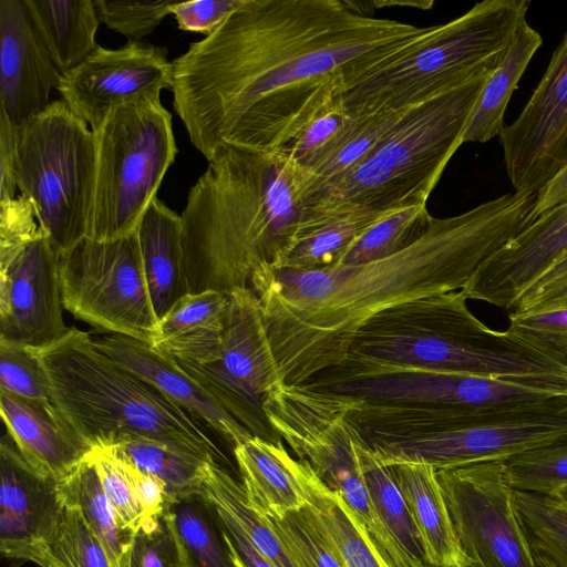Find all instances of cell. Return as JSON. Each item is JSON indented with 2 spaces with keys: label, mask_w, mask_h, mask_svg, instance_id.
<instances>
[{
  "label": "cell",
  "mask_w": 567,
  "mask_h": 567,
  "mask_svg": "<svg viewBox=\"0 0 567 567\" xmlns=\"http://www.w3.org/2000/svg\"><path fill=\"white\" fill-rule=\"evenodd\" d=\"M344 0H246L172 61L173 106L209 162L282 150L341 83L426 32Z\"/></svg>",
  "instance_id": "cell-1"
},
{
  "label": "cell",
  "mask_w": 567,
  "mask_h": 567,
  "mask_svg": "<svg viewBox=\"0 0 567 567\" xmlns=\"http://www.w3.org/2000/svg\"><path fill=\"white\" fill-rule=\"evenodd\" d=\"M536 195L507 193L455 216H431L404 250L359 266L296 271L259 268L249 288L287 385H302L344 361L379 312L460 290L480 264L527 227Z\"/></svg>",
  "instance_id": "cell-2"
},
{
  "label": "cell",
  "mask_w": 567,
  "mask_h": 567,
  "mask_svg": "<svg viewBox=\"0 0 567 567\" xmlns=\"http://www.w3.org/2000/svg\"><path fill=\"white\" fill-rule=\"evenodd\" d=\"M305 209L301 167L288 153L220 147L181 214L190 293L249 288L289 247Z\"/></svg>",
  "instance_id": "cell-3"
},
{
  "label": "cell",
  "mask_w": 567,
  "mask_h": 567,
  "mask_svg": "<svg viewBox=\"0 0 567 567\" xmlns=\"http://www.w3.org/2000/svg\"><path fill=\"white\" fill-rule=\"evenodd\" d=\"M467 300L460 289L388 308L357 332L347 358L533 382L567 394L566 358L529 346L506 330L491 329L472 313Z\"/></svg>",
  "instance_id": "cell-4"
},
{
  "label": "cell",
  "mask_w": 567,
  "mask_h": 567,
  "mask_svg": "<svg viewBox=\"0 0 567 567\" xmlns=\"http://www.w3.org/2000/svg\"><path fill=\"white\" fill-rule=\"evenodd\" d=\"M37 353L51 402L92 450L147 441L205 461H226L195 416L102 352L89 333L71 327Z\"/></svg>",
  "instance_id": "cell-5"
},
{
  "label": "cell",
  "mask_w": 567,
  "mask_h": 567,
  "mask_svg": "<svg viewBox=\"0 0 567 567\" xmlns=\"http://www.w3.org/2000/svg\"><path fill=\"white\" fill-rule=\"evenodd\" d=\"M529 0H484L434 27L373 66L343 81L338 100L350 115L404 110L481 75L504 56Z\"/></svg>",
  "instance_id": "cell-6"
},
{
  "label": "cell",
  "mask_w": 567,
  "mask_h": 567,
  "mask_svg": "<svg viewBox=\"0 0 567 567\" xmlns=\"http://www.w3.org/2000/svg\"><path fill=\"white\" fill-rule=\"evenodd\" d=\"M355 427L386 466L436 470L504 461L567 436V395L484 411L383 404Z\"/></svg>",
  "instance_id": "cell-7"
},
{
  "label": "cell",
  "mask_w": 567,
  "mask_h": 567,
  "mask_svg": "<svg viewBox=\"0 0 567 567\" xmlns=\"http://www.w3.org/2000/svg\"><path fill=\"white\" fill-rule=\"evenodd\" d=\"M489 75L409 107L369 155L308 203L332 199L380 210L426 204L463 144L464 130Z\"/></svg>",
  "instance_id": "cell-8"
},
{
  "label": "cell",
  "mask_w": 567,
  "mask_h": 567,
  "mask_svg": "<svg viewBox=\"0 0 567 567\" xmlns=\"http://www.w3.org/2000/svg\"><path fill=\"white\" fill-rule=\"evenodd\" d=\"M92 132L95 175L86 238L115 240L137 230L175 161L172 114L161 99L131 101Z\"/></svg>",
  "instance_id": "cell-9"
},
{
  "label": "cell",
  "mask_w": 567,
  "mask_h": 567,
  "mask_svg": "<svg viewBox=\"0 0 567 567\" xmlns=\"http://www.w3.org/2000/svg\"><path fill=\"white\" fill-rule=\"evenodd\" d=\"M16 182L61 256L86 238L95 175L94 134L62 101L19 128Z\"/></svg>",
  "instance_id": "cell-10"
},
{
  "label": "cell",
  "mask_w": 567,
  "mask_h": 567,
  "mask_svg": "<svg viewBox=\"0 0 567 567\" xmlns=\"http://www.w3.org/2000/svg\"><path fill=\"white\" fill-rule=\"evenodd\" d=\"M271 426L299 460L351 508L391 567H411L382 523L359 466L354 425L339 399L303 385L282 384L264 405Z\"/></svg>",
  "instance_id": "cell-11"
},
{
  "label": "cell",
  "mask_w": 567,
  "mask_h": 567,
  "mask_svg": "<svg viewBox=\"0 0 567 567\" xmlns=\"http://www.w3.org/2000/svg\"><path fill=\"white\" fill-rule=\"evenodd\" d=\"M60 278L63 307L75 318L153 346L158 318L137 230L109 241L84 238L60 256Z\"/></svg>",
  "instance_id": "cell-12"
},
{
  "label": "cell",
  "mask_w": 567,
  "mask_h": 567,
  "mask_svg": "<svg viewBox=\"0 0 567 567\" xmlns=\"http://www.w3.org/2000/svg\"><path fill=\"white\" fill-rule=\"evenodd\" d=\"M369 402L484 411L567 395L551 386L347 358L302 384Z\"/></svg>",
  "instance_id": "cell-13"
},
{
  "label": "cell",
  "mask_w": 567,
  "mask_h": 567,
  "mask_svg": "<svg viewBox=\"0 0 567 567\" xmlns=\"http://www.w3.org/2000/svg\"><path fill=\"white\" fill-rule=\"evenodd\" d=\"M176 361L252 436L276 444L282 442L264 405L269 394L285 384L284 375L260 302L250 288L229 295L227 330L216 361L205 364Z\"/></svg>",
  "instance_id": "cell-14"
},
{
  "label": "cell",
  "mask_w": 567,
  "mask_h": 567,
  "mask_svg": "<svg viewBox=\"0 0 567 567\" xmlns=\"http://www.w3.org/2000/svg\"><path fill=\"white\" fill-rule=\"evenodd\" d=\"M453 527L473 567H538L503 461L437 470Z\"/></svg>",
  "instance_id": "cell-15"
},
{
  "label": "cell",
  "mask_w": 567,
  "mask_h": 567,
  "mask_svg": "<svg viewBox=\"0 0 567 567\" xmlns=\"http://www.w3.org/2000/svg\"><path fill=\"white\" fill-rule=\"evenodd\" d=\"M63 309L60 255L43 229L0 245V342L35 350L56 342L70 330Z\"/></svg>",
  "instance_id": "cell-16"
},
{
  "label": "cell",
  "mask_w": 567,
  "mask_h": 567,
  "mask_svg": "<svg viewBox=\"0 0 567 567\" xmlns=\"http://www.w3.org/2000/svg\"><path fill=\"white\" fill-rule=\"evenodd\" d=\"M498 138L514 192L537 195L567 166V32L523 110Z\"/></svg>",
  "instance_id": "cell-17"
},
{
  "label": "cell",
  "mask_w": 567,
  "mask_h": 567,
  "mask_svg": "<svg viewBox=\"0 0 567 567\" xmlns=\"http://www.w3.org/2000/svg\"><path fill=\"white\" fill-rule=\"evenodd\" d=\"M172 87L167 50L143 42L118 49L101 45L75 69L61 75L58 92L70 110L95 131L107 114L131 101L161 99Z\"/></svg>",
  "instance_id": "cell-18"
},
{
  "label": "cell",
  "mask_w": 567,
  "mask_h": 567,
  "mask_svg": "<svg viewBox=\"0 0 567 567\" xmlns=\"http://www.w3.org/2000/svg\"><path fill=\"white\" fill-rule=\"evenodd\" d=\"M567 255V202L543 213L483 260L461 289L467 299L511 311Z\"/></svg>",
  "instance_id": "cell-19"
},
{
  "label": "cell",
  "mask_w": 567,
  "mask_h": 567,
  "mask_svg": "<svg viewBox=\"0 0 567 567\" xmlns=\"http://www.w3.org/2000/svg\"><path fill=\"white\" fill-rule=\"evenodd\" d=\"M0 480L1 553L38 565L63 508L58 482L34 471L9 435L0 444Z\"/></svg>",
  "instance_id": "cell-20"
},
{
  "label": "cell",
  "mask_w": 567,
  "mask_h": 567,
  "mask_svg": "<svg viewBox=\"0 0 567 567\" xmlns=\"http://www.w3.org/2000/svg\"><path fill=\"white\" fill-rule=\"evenodd\" d=\"M61 72L24 0H0V109L17 130L43 112Z\"/></svg>",
  "instance_id": "cell-21"
},
{
  "label": "cell",
  "mask_w": 567,
  "mask_h": 567,
  "mask_svg": "<svg viewBox=\"0 0 567 567\" xmlns=\"http://www.w3.org/2000/svg\"><path fill=\"white\" fill-rule=\"evenodd\" d=\"M92 339L102 352L204 421L233 449L252 437L174 358L148 343L122 334L106 333Z\"/></svg>",
  "instance_id": "cell-22"
},
{
  "label": "cell",
  "mask_w": 567,
  "mask_h": 567,
  "mask_svg": "<svg viewBox=\"0 0 567 567\" xmlns=\"http://www.w3.org/2000/svg\"><path fill=\"white\" fill-rule=\"evenodd\" d=\"M0 412L19 453L42 476L63 480L92 451L51 401L0 391Z\"/></svg>",
  "instance_id": "cell-23"
},
{
  "label": "cell",
  "mask_w": 567,
  "mask_h": 567,
  "mask_svg": "<svg viewBox=\"0 0 567 567\" xmlns=\"http://www.w3.org/2000/svg\"><path fill=\"white\" fill-rule=\"evenodd\" d=\"M395 210L332 199L310 202L293 240L270 267L305 271L337 265L365 231Z\"/></svg>",
  "instance_id": "cell-24"
},
{
  "label": "cell",
  "mask_w": 567,
  "mask_h": 567,
  "mask_svg": "<svg viewBox=\"0 0 567 567\" xmlns=\"http://www.w3.org/2000/svg\"><path fill=\"white\" fill-rule=\"evenodd\" d=\"M248 505L265 517L280 518L306 507L300 481V461L282 442L257 436L233 449Z\"/></svg>",
  "instance_id": "cell-25"
},
{
  "label": "cell",
  "mask_w": 567,
  "mask_h": 567,
  "mask_svg": "<svg viewBox=\"0 0 567 567\" xmlns=\"http://www.w3.org/2000/svg\"><path fill=\"white\" fill-rule=\"evenodd\" d=\"M228 311L227 295L214 290L188 293L159 319L152 347L175 360L214 362L221 353Z\"/></svg>",
  "instance_id": "cell-26"
},
{
  "label": "cell",
  "mask_w": 567,
  "mask_h": 567,
  "mask_svg": "<svg viewBox=\"0 0 567 567\" xmlns=\"http://www.w3.org/2000/svg\"><path fill=\"white\" fill-rule=\"evenodd\" d=\"M137 235L150 295L159 321L181 298L190 293L182 217L156 197L143 215Z\"/></svg>",
  "instance_id": "cell-27"
},
{
  "label": "cell",
  "mask_w": 567,
  "mask_h": 567,
  "mask_svg": "<svg viewBox=\"0 0 567 567\" xmlns=\"http://www.w3.org/2000/svg\"><path fill=\"white\" fill-rule=\"evenodd\" d=\"M395 481L416 526L429 567L467 564L456 537L437 470L423 463L392 465Z\"/></svg>",
  "instance_id": "cell-28"
},
{
  "label": "cell",
  "mask_w": 567,
  "mask_h": 567,
  "mask_svg": "<svg viewBox=\"0 0 567 567\" xmlns=\"http://www.w3.org/2000/svg\"><path fill=\"white\" fill-rule=\"evenodd\" d=\"M299 461L300 481L307 499L305 508L340 566L391 567L343 498L317 476L308 461Z\"/></svg>",
  "instance_id": "cell-29"
},
{
  "label": "cell",
  "mask_w": 567,
  "mask_h": 567,
  "mask_svg": "<svg viewBox=\"0 0 567 567\" xmlns=\"http://www.w3.org/2000/svg\"><path fill=\"white\" fill-rule=\"evenodd\" d=\"M53 63L64 74L99 47L100 20L94 0H24Z\"/></svg>",
  "instance_id": "cell-30"
},
{
  "label": "cell",
  "mask_w": 567,
  "mask_h": 567,
  "mask_svg": "<svg viewBox=\"0 0 567 567\" xmlns=\"http://www.w3.org/2000/svg\"><path fill=\"white\" fill-rule=\"evenodd\" d=\"M542 43L540 33L524 19L501 62L486 80L464 130L463 144L485 143L501 135L509 100Z\"/></svg>",
  "instance_id": "cell-31"
},
{
  "label": "cell",
  "mask_w": 567,
  "mask_h": 567,
  "mask_svg": "<svg viewBox=\"0 0 567 567\" xmlns=\"http://www.w3.org/2000/svg\"><path fill=\"white\" fill-rule=\"evenodd\" d=\"M408 109L351 116L339 137L302 166L305 204L369 155Z\"/></svg>",
  "instance_id": "cell-32"
},
{
  "label": "cell",
  "mask_w": 567,
  "mask_h": 567,
  "mask_svg": "<svg viewBox=\"0 0 567 567\" xmlns=\"http://www.w3.org/2000/svg\"><path fill=\"white\" fill-rule=\"evenodd\" d=\"M355 450L360 470L382 523L411 567H429L416 526L395 481L392 466L378 461L358 430Z\"/></svg>",
  "instance_id": "cell-33"
},
{
  "label": "cell",
  "mask_w": 567,
  "mask_h": 567,
  "mask_svg": "<svg viewBox=\"0 0 567 567\" xmlns=\"http://www.w3.org/2000/svg\"><path fill=\"white\" fill-rule=\"evenodd\" d=\"M198 491L238 524L249 542L274 567H297L266 517L248 505L243 484L221 464H206Z\"/></svg>",
  "instance_id": "cell-34"
},
{
  "label": "cell",
  "mask_w": 567,
  "mask_h": 567,
  "mask_svg": "<svg viewBox=\"0 0 567 567\" xmlns=\"http://www.w3.org/2000/svg\"><path fill=\"white\" fill-rule=\"evenodd\" d=\"M188 567H236L214 505L199 492L167 502Z\"/></svg>",
  "instance_id": "cell-35"
},
{
  "label": "cell",
  "mask_w": 567,
  "mask_h": 567,
  "mask_svg": "<svg viewBox=\"0 0 567 567\" xmlns=\"http://www.w3.org/2000/svg\"><path fill=\"white\" fill-rule=\"evenodd\" d=\"M58 491L62 503L81 512L116 565L122 567V559L133 534L118 526L90 454L72 473L58 482Z\"/></svg>",
  "instance_id": "cell-36"
},
{
  "label": "cell",
  "mask_w": 567,
  "mask_h": 567,
  "mask_svg": "<svg viewBox=\"0 0 567 567\" xmlns=\"http://www.w3.org/2000/svg\"><path fill=\"white\" fill-rule=\"evenodd\" d=\"M111 447L137 470L161 480L168 502L197 492L206 464L214 462L147 441H128Z\"/></svg>",
  "instance_id": "cell-37"
},
{
  "label": "cell",
  "mask_w": 567,
  "mask_h": 567,
  "mask_svg": "<svg viewBox=\"0 0 567 567\" xmlns=\"http://www.w3.org/2000/svg\"><path fill=\"white\" fill-rule=\"evenodd\" d=\"M430 218L426 204L398 209L365 231L333 266H359L391 257L416 241Z\"/></svg>",
  "instance_id": "cell-38"
},
{
  "label": "cell",
  "mask_w": 567,
  "mask_h": 567,
  "mask_svg": "<svg viewBox=\"0 0 567 567\" xmlns=\"http://www.w3.org/2000/svg\"><path fill=\"white\" fill-rule=\"evenodd\" d=\"M38 565L40 567H118L81 512L66 504H63L58 527Z\"/></svg>",
  "instance_id": "cell-39"
},
{
  "label": "cell",
  "mask_w": 567,
  "mask_h": 567,
  "mask_svg": "<svg viewBox=\"0 0 567 567\" xmlns=\"http://www.w3.org/2000/svg\"><path fill=\"white\" fill-rule=\"evenodd\" d=\"M516 501L533 550L567 567V503L558 494L518 491Z\"/></svg>",
  "instance_id": "cell-40"
},
{
  "label": "cell",
  "mask_w": 567,
  "mask_h": 567,
  "mask_svg": "<svg viewBox=\"0 0 567 567\" xmlns=\"http://www.w3.org/2000/svg\"><path fill=\"white\" fill-rule=\"evenodd\" d=\"M90 455L118 526L134 534L150 518L138 489L137 468L111 446L94 447Z\"/></svg>",
  "instance_id": "cell-41"
},
{
  "label": "cell",
  "mask_w": 567,
  "mask_h": 567,
  "mask_svg": "<svg viewBox=\"0 0 567 567\" xmlns=\"http://www.w3.org/2000/svg\"><path fill=\"white\" fill-rule=\"evenodd\" d=\"M509 485L518 492L557 494L567 487V436L503 461Z\"/></svg>",
  "instance_id": "cell-42"
},
{
  "label": "cell",
  "mask_w": 567,
  "mask_h": 567,
  "mask_svg": "<svg viewBox=\"0 0 567 567\" xmlns=\"http://www.w3.org/2000/svg\"><path fill=\"white\" fill-rule=\"evenodd\" d=\"M122 567H188L166 507L132 535Z\"/></svg>",
  "instance_id": "cell-43"
},
{
  "label": "cell",
  "mask_w": 567,
  "mask_h": 567,
  "mask_svg": "<svg viewBox=\"0 0 567 567\" xmlns=\"http://www.w3.org/2000/svg\"><path fill=\"white\" fill-rule=\"evenodd\" d=\"M266 519L297 567H341L306 508Z\"/></svg>",
  "instance_id": "cell-44"
},
{
  "label": "cell",
  "mask_w": 567,
  "mask_h": 567,
  "mask_svg": "<svg viewBox=\"0 0 567 567\" xmlns=\"http://www.w3.org/2000/svg\"><path fill=\"white\" fill-rule=\"evenodd\" d=\"M350 118L337 94L306 120L282 151L305 166L339 137Z\"/></svg>",
  "instance_id": "cell-45"
},
{
  "label": "cell",
  "mask_w": 567,
  "mask_h": 567,
  "mask_svg": "<svg viewBox=\"0 0 567 567\" xmlns=\"http://www.w3.org/2000/svg\"><path fill=\"white\" fill-rule=\"evenodd\" d=\"M0 391L51 401L48 374L35 349L0 342Z\"/></svg>",
  "instance_id": "cell-46"
},
{
  "label": "cell",
  "mask_w": 567,
  "mask_h": 567,
  "mask_svg": "<svg viewBox=\"0 0 567 567\" xmlns=\"http://www.w3.org/2000/svg\"><path fill=\"white\" fill-rule=\"evenodd\" d=\"M176 2L94 0V6L101 23L124 35L127 42H141L171 13Z\"/></svg>",
  "instance_id": "cell-47"
},
{
  "label": "cell",
  "mask_w": 567,
  "mask_h": 567,
  "mask_svg": "<svg viewBox=\"0 0 567 567\" xmlns=\"http://www.w3.org/2000/svg\"><path fill=\"white\" fill-rule=\"evenodd\" d=\"M506 331L545 352L567 359V308L509 312Z\"/></svg>",
  "instance_id": "cell-48"
},
{
  "label": "cell",
  "mask_w": 567,
  "mask_h": 567,
  "mask_svg": "<svg viewBox=\"0 0 567 567\" xmlns=\"http://www.w3.org/2000/svg\"><path fill=\"white\" fill-rule=\"evenodd\" d=\"M246 0H194L177 1L171 9L178 29L183 31L214 33L226 19L244 6Z\"/></svg>",
  "instance_id": "cell-49"
},
{
  "label": "cell",
  "mask_w": 567,
  "mask_h": 567,
  "mask_svg": "<svg viewBox=\"0 0 567 567\" xmlns=\"http://www.w3.org/2000/svg\"><path fill=\"white\" fill-rule=\"evenodd\" d=\"M567 308V255L532 285L509 312Z\"/></svg>",
  "instance_id": "cell-50"
},
{
  "label": "cell",
  "mask_w": 567,
  "mask_h": 567,
  "mask_svg": "<svg viewBox=\"0 0 567 567\" xmlns=\"http://www.w3.org/2000/svg\"><path fill=\"white\" fill-rule=\"evenodd\" d=\"M215 508L221 535L235 566L274 567L249 542L238 524L226 512Z\"/></svg>",
  "instance_id": "cell-51"
},
{
  "label": "cell",
  "mask_w": 567,
  "mask_h": 567,
  "mask_svg": "<svg viewBox=\"0 0 567 567\" xmlns=\"http://www.w3.org/2000/svg\"><path fill=\"white\" fill-rule=\"evenodd\" d=\"M16 136L7 114L0 109V200L17 196L16 182Z\"/></svg>",
  "instance_id": "cell-52"
},
{
  "label": "cell",
  "mask_w": 567,
  "mask_h": 567,
  "mask_svg": "<svg viewBox=\"0 0 567 567\" xmlns=\"http://www.w3.org/2000/svg\"><path fill=\"white\" fill-rule=\"evenodd\" d=\"M567 202V166L536 195L532 223L548 209Z\"/></svg>",
  "instance_id": "cell-53"
},
{
  "label": "cell",
  "mask_w": 567,
  "mask_h": 567,
  "mask_svg": "<svg viewBox=\"0 0 567 567\" xmlns=\"http://www.w3.org/2000/svg\"><path fill=\"white\" fill-rule=\"evenodd\" d=\"M535 554V558H536V563L538 565V567H555L547 558L543 557L542 555L539 554Z\"/></svg>",
  "instance_id": "cell-54"
},
{
  "label": "cell",
  "mask_w": 567,
  "mask_h": 567,
  "mask_svg": "<svg viewBox=\"0 0 567 567\" xmlns=\"http://www.w3.org/2000/svg\"><path fill=\"white\" fill-rule=\"evenodd\" d=\"M567 503V487L557 493Z\"/></svg>",
  "instance_id": "cell-55"
},
{
  "label": "cell",
  "mask_w": 567,
  "mask_h": 567,
  "mask_svg": "<svg viewBox=\"0 0 567 567\" xmlns=\"http://www.w3.org/2000/svg\"><path fill=\"white\" fill-rule=\"evenodd\" d=\"M460 567H473V566H472V565H470V564H465V565L460 566Z\"/></svg>",
  "instance_id": "cell-56"
}]
</instances>
